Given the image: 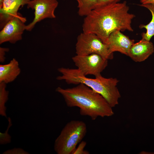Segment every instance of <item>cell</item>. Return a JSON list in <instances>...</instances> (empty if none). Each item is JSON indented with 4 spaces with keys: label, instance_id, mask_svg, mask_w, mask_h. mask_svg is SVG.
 Masks as SVG:
<instances>
[{
    "label": "cell",
    "instance_id": "obj_1",
    "mask_svg": "<svg viewBox=\"0 0 154 154\" xmlns=\"http://www.w3.org/2000/svg\"><path fill=\"white\" fill-rule=\"evenodd\" d=\"M129 10L125 1L96 8L85 16L83 32L95 34L106 44L109 35L115 31L132 32L131 23L135 16Z\"/></svg>",
    "mask_w": 154,
    "mask_h": 154
},
{
    "label": "cell",
    "instance_id": "obj_2",
    "mask_svg": "<svg viewBox=\"0 0 154 154\" xmlns=\"http://www.w3.org/2000/svg\"><path fill=\"white\" fill-rule=\"evenodd\" d=\"M56 91L62 96L67 106L79 108L81 115L88 116L92 120L114 114L112 108L105 99L83 84L72 88L58 87Z\"/></svg>",
    "mask_w": 154,
    "mask_h": 154
},
{
    "label": "cell",
    "instance_id": "obj_3",
    "mask_svg": "<svg viewBox=\"0 0 154 154\" xmlns=\"http://www.w3.org/2000/svg\"><path fill=\"white\" fill-rule=\"evenodd\" d=\"M58 71L61 74L56 77L68 84H83L102 96L110 106L113 108L118 104L121 95L117 86L119 80L116 78H107L101 75L90 78L82 74L78 69L61 67Z\"/></svg>",
    "mask_w": 154,
    "mask_h": 154
},
{
    "label": "cell",
    "instance_id": "obj_4",
    "mask_svg": "<svg viewBox=\"0 0 154 154\" xmlns=\"http://www.w3.org/2000/svg\"><path fill=\"white\" fill-rule=\"evenodd\" d=\"M87 126L82 121L73 120L66 124L55 140L54 149L57 154H72L86 135Z\"/></svg>",
    "mask_w": 154,
    "mask_h": 154
},
{
    "label": "cell",
    "instance_id": "obj_5",
    "mask_svg": "<svg viewBox=\"0 0 154 154\" xmlns=\"http://www.w3.org/2000/svg\"><path fill=\"white\" fill-rule=\"evenodd\" d=\"M76 53L78 55L98 54L108 60L113 58V53L109 51L107 45L94 33H83L78 37Z\"/></svg>",
    "mask_w": 154,
    "mask_h": 154
},
{
    "label": "cell",
    "instance_id": "obj_6",
    "mask_svg": "<svg viewBox=\"0 0 154 154\" xmlns=\"http://www.w3.org/2000/svg\"><path fill=\"white\" fill-rule=\"evenodd\" d=\"M72 60L77 69L82 74L86 76L92 75L95 77L101 75L108 64V60L96 53L83 56L76 55Z\"/></svg>",
    "mask_w": 154,
    "mask_h": 154
},
{
    "label": "cell",
    "instance_id": "obj_7",
    "mask_svg": "<svg viewBox=\"0 0 154 154\" xmlns=\"http://www.w3.org/2000/svg\"><path fill=\"white\" fill-rule=\"evenodd\" d=\"M28 8L35 10L33 21L26 25L25 30L31 31L36 24L46 18L56 17L54 11L58 5L57 0H31L27 3Z\"/></svg>",
    "mask_w": 154,
    "mask_h": 154
},
{
    "label": "cell",
    "instance_id": "obj_8",
    "mask_svg": "<svg viewBox=\"0 0 154 154\" xmlns=\"http://www.w3.org/2000/svg\"><path fill=\"white\" fill-rule=\"evenodd\" d=\"M25 18L18 13L17 16L7 23L0 32V44L9 42L15 44L22 39V35L26 25Z\"/></svg>",
    "mask_w": 154,
    "mask_h": 154
},
{
    "label": "cell",
    "instance_id": "obj_9",
    "mask_svg": "<svg viewBox=\"0 0 154 154\" xmlns=\"http://www.w3.org/2000/svg\"><path fill=\"white\" fill-rule=\"evenodd\" d=\"M135 43V40L122 33L119 30H116L109 35L106 44L112 53L118 52L127 56L128 51Z\"/></svg>",
    "mask_w": 154,
    "mask_h": 154
},
{
    "label": "cell",
    "instance_id": "obj_10",
    "mask_svg": "<svg viewBox=\"0 0 154 154\" xmlns=\"http://www.w3.org/2000/svg\"><path fill=\"white\" fill-rule=\"evenodd\" d=\"M31 0H3L0 7V27L2 29L6 24L17 15L19 7L27 4Z\"/></svg>",
    "mask_w": 154,
    "mask_h": 154
},
{
    "label": "cell",
    "instance_id": "obj_11",
    "mask_svg": "<svg viewBox=\"0 0 154 154\" xmlns=\"http://www.w3.org/2000/svg\"><path fill=\"white\" fill-rule=\"evenodd\" d=\"M154 52L153 43L142 38L139 42L134 43L129 49L127 56L136 62L144 61Z\"/></svg>",
    "mask_w": 154,
    "mask_h": 154
},
{
    "label": "cell",
    "instance_id": "obj_12",
    "mask_svg": "<svg viewBox=\"0 0 154 154\" xmlns=\"http://www.w3.org/2000/svg\"><path fill=\"white\" fill-rule=\"evenodd\" d=\"M21 70L18 61L13 58L9 63L0 65V83L7 84L13 82L19 75Z\"/></svg>",
    "mask_w": 154,
    "mask_h": 154
},
{
    "label": "cell",
    "instance_id": "obj_13",
    "mask_svg": "<svg viewBox=\"0 0 154 154\" xmlns=\"http://www.w3.org/2000/svg\"><path fill=\"white\" fill-rule=\"evenodd\" d=\"M139 5L147 9L151 14L152 19L148 24L146 25L141 24L139 26L140 29L145 28L146 30L145 33L141 34L142 38L147 41H150L152 37L154 36V4H141Z\"/></svg>",
    "mask_w": 154,
    "mask_h": 154
},
{
    "label": "cell",
    "instance_id": "obj_14",
    "mask_svg": "<svg viewBox=\"0 0 154 154\" xmlns=\"http://www.w3.org/2000/svg\"><path fill=\"white\" fill-rule=\"evenodd\" d=\"M78 3V13L81 16H86L96 8L97 0H76Z\"/></svg>",
    "mask_w": 154,
    "mask_h": 154
},
{
    "label": "cell",
    "instance_id": "obj_15",
    "mask_svg": "<svg viewBox=\"0 0 154 154\" xmlns=\"http://www.w3.org/2000/svg\"><path fill=\"white\" fill-rule=\"evenodd\" d=\"M6 85L4 83H0V115L5 117H7L5 105L9 96V92L6 89Z\"/></svg>",
    "mask_w": 154,
    "mask_h": 154
},
{
    "label": "cell",
    "instance_id": "obj_16",
    "mask_svg": "<svg viewBox=\"0 0 154 154\" xmlns=\"http://www.w3.org/2000/svg\"><path fill=\"white\" fill-rule=\"evenodd\" d=\"M8 124L6 130L3 133L0 132V144L1 145L10 143L11 141V137L9 133V129L12 125L11 119L10 117L8 118Z\"/></svg>",
    "mask_w": 154,
    "mask_h": 154
},
{
    "label": "cell",
    "instance_id": "obj_17",
    "mask_svg": "<svg viewBox=\"0 0 154 154\" xmlns=\"http://www.w3.org/2000/svg\"><path fill=\"white\" fill-rule=\"evenodd\" d=\"M86 145V143L84 141H81L78 147L73 153L72 154H88L89 152L87 151L84 150V148Z\"/></svg>",
    "mask_w": 154,
    "mask_h": 154
},
{
    "label": "cell",
    "instance_id": "obj_18",
    "mask_svg": "<svg viewBox=\"0 0 154 154\" xmlns=\"http://www.w3.org/2000/svg\"><path fill=\"white\" fill-rule=\"evenodd\" d=\"M3 154H29V153L20 148H15L5 151Z\"/></svg>",
    "mask_w": 154,
    "mask_h": 154
},
{
    "label": "cell",
    "instance_id": "obj_19",
    "mask_svg": "<svg viewBox=\"0 0 154 154\" xmlns=\"http://www.w3.org/2000/svg\"><path fill=\"white\" fill-rule=\"evenodd\" d=\"M121 0H97L96 8L110 4L119 2Z\"/></svg>",
    "mask_w": 154,
    "mask_h": 154
},
{
    "label": "cell",
    "instance_id": "obj_20",
    "mask_svg": "<svg viewBox=\"0 0 154 154\" xmlns=\"http://www.w3.org/2000/svg\"><path fill=\"white\" fill-rule=\"evenodd\" d=\"M9 50V48L5 47H0V62L1 63L4 62L5 59V55L6 52Z\"/></svg>",
    "mask_w": 154,
    "mask_h": 154
},
{
    "label": "cell",
    "instance_id": "obj_21",
    "mask_svg": "<svg viewBox=\"0 0 154 154\" xmlns=\"http://www.w3.org/2000/svg\"><path fill=\"white\" fill-rule=\"evenodd\" d=\"M141 4H154V0H140Z\"/></svg>",
    "mask_w": 154,
    "mask_h": 154
}]
</instances>
